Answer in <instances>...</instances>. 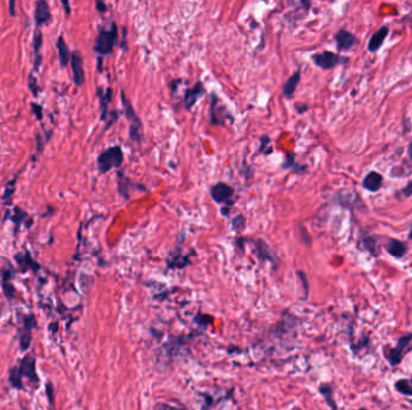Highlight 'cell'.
Returning <instances> with one entry per match:
<instances>
[{
	"label": "cell",
	"instance_id": "2e32d148",
	"mask_svg": "<svg viewBox=\"0 0 412 410\" xmlns=\"http://www.w3.org/2000/svg\"><path fill=\"white\" fill-rule=\"evenodd\" d=\"M382 176H381L380 173L372 171V172H370L369 175L364 178L363 185L365 189L369 190V192H377L381 188V185H382Z\"/></svg>",
	"mask_w": 412,
	"mask_h": 410
},
{
	"label": "cell",
	"instance_id": "9a60e30c",
	"mask_svg": "<svg viewBox=\"0 0 412 410\" xmlns=\"http://www.w3.org/2000/svg\"><path fill=\"white\" fill-rule=\"evenodd\" d=\"M57 50H58V57H59L60 65L65 67L69 64L70 59H71V53H70L68 44H66L65 40H64L63 36H59L57 40Z\"/></svg>",
	"mask_w": 412,
	"mask_h": 410
},
{
	"label": "cell",
	"instance_id": "44dd1931",
	"mask_svg": "<svg viewBox=\"0 0 412 410\" xmlns=\"http://www.w3.org/2000/svg\"><path fill=\"white\" fill-rule=\"evenodd\" d=\"M10 381L12 384V386H15L16 389H23V385H22V375L19 373L18 368H12L10 372Z\"/></svg>",
	"mask_w": 412,
	"mask_h": 410
},
{
	"label": "cell",
	"instance_id": "603a6c76",
	"mask_svg": "<svg viewBox=\"0 0 412 410\" xmlns=\"http://www.w3.org/2000/svg\"><path fill=\"white\" fill-rule=\"evenodd\" d=\"M319 391H321V394L324 396V398H326V401L328 402L332 408H336V404L333 402V397H332V389H330V386L328 385H323L321 386V389H319Z\"/></svg>",
	"mask_w": 412,
	"mask_h": 410
},
{
	"label": "cell",
	"instance_id": "52a82bcc",
	"mask_svg": "<svg viewBox=\"0 0 412 410\" xmlns=\"http://www.w3.org/2000/svg\"><path fill=\"white\" fill-rule=\"evenodd\" d=\"M18 369L22 377L28 378L32 383H39V377L35 373V358L33 355L28 354L24 356Z\"/></svg>",
	"mask_w": 412,
	"mask_h": 410
},
{
	"label": "cell",
	"instance_id": "d4e9b609",
	"mask_svg": "<svg viewBox=\"0 0 412 410\" xmlns=\"http://www.w3.org/2000/svg\"><path fill=\"white\" fill-rule=\"evenodd\" d=\"M95 7L100 13H105L108 6L105 5V0H95Z\"/></svg>",
	"mask_w": 412,
	"mask_h": 410
},
{
	"label": "cell",
	"instance_id": "d6a6232c",
	"mask_svg": "<svg viewBox=\"0 0 412 410\" xmlns=\"http://www.w3.org/2000/svg\"><path fill=\"white\" fill-rule=\"evenodd\" d=\"M301 4H302V6L305 7V10H309L310 6H311L310 0H301Z\"/></svg>",
	"mask_w": 412,
	"mask_h": 410
},
{
	"label": "cell",
	"instance_id": "836d02e7",
	"mask_svg": "<svg viewBox=\"0 0 412 410\" xmlns=\"http://www.w3.org/2000/svg\"><path fill=\"white\" fill-rule=\"evenodd\" d=\"M408 153H409V156L412 159V141L410 142V145H409V148H408Z\"/></svg>",
	"mask_w": 412,
	"mask_h": 410
},
{
	"label": "cell",
	"instance_id": "ffe728a7",
	"mask_svg": "<svg viewBox=\"0 0 412 410\" xmlns=\"http://www.w3.org/2000/svg\"><path fill=\"white\" fill-rule=\"evenodd\" d=\"M395 389L400 394L412 396V379H400L395 383Z\"/></svg>",
	"mask_w": 412,
	"mask_h": 410
},
{
	"label": "cell",
	"instance_id": "5b68a950",
	"mask_svg": "<svg viewBox=\"0 0 412 410\" xmlns=\"http://www.w3.org/2000/svg\"><path fill=\"white\" fill-rule=\"evenodd\" d=\"M411 341H412V335H406V336L400 337L399 341H398L397 347L392 348V349L389 350L388 360L389 362H391L392 366H397V364H399L400 362H402V359H403V356L405 355L406 350L410 348Z\"/></svg>",
	"mask_w": 412,
	"mask_h": 410
},
{
	"label": "cell",
	"instance_id": "ac0fdd59",
	"mask_svg": "<svg viewBox=\"0 0 412 410\" xmlns=\"http://www.w3.org/2000/svg\"><path fill=\"white\" fill-rule=\"evenodd\" d=\"M33 327H35L34 319L32 320V322H30L29 325H28V321L26 320V331H24V333H21V336H19V342H21L22 350H27L28 348H29L30 341H32V333H30V330H32Z\"/></svg>",
	"mask_w": 412,
	"mask_h": 410
},
{
	"label": "cell",
	"instance_id": "30bf717a",
	"mask_svg": "<svg viewBox=\"0 0 412 410\" xmlns=\"http://www.w3.org/2000/svg\"><path fill=\"white\" fill-rule=\"evenodd\" d=\"M335 42L339 51H347L354 46L357 39H355V36L352 33L347 32L345 29H340L335 34Z\"/></svg>",
	"mask_w": 412,
	"mask_h": 410
},
{
	"label": "cell",
	"instance_id": "e575fe53",
	"mask_svg": "<svg viewBox=\"0 0 412 410\" xmlns=\"http://www.w3.org/2000/svg\"><path fill=\"white\" fill-rule=\"evenodd\" d=\"M409 238L412 240V225H411V230H410V235H409Z\"/></svg>",
	"mask_w": 412,
	"mask_h": 410
},
{
	"label": "cell",
	"instance_id": "8fae6325",
	"mask_svg": "<svg viewBox=\"0 0 412 410\" xmlns=\"http://www.w3.org/2000/svg\"><path fill=\"white\" fill-rule=\"evenodd\" d=\"M51 19V11L46 0H38L35 4V23L38 27L46 24Z\"/></svg>",
	"mask_w": 412,
	"mask_h": 410
},
{
	"label": "cell",
	"instance_id": "f546056e",
	"mask_svg": "<svg viewBox=\"0 0 412 410\" xmlns=\"http://www.w3.org/2000/svg\"><path fill=\"white\" fill-rule=\"evenodd\" d=\"M46 392L49 394V400H50V403H53V387H52V384L49 383L46 386Z\"/></svg>",
	"mask_w": 412,
	"mask_h": 410
},
{
	"label": "cell",
	"instance_id": "4dcf8cb0",
	"mask_svg": "<svg viewBox=\"0 0 412 410\" xmlns=\"http://www.w3.org/2000/svg\"><path fill=\"white\" fill-rule=\"evenodd\" d=\"M61 4H63V7H64V10H65V13L69 16L70 12H71V7H70V0H61Z\"/></svg>",
	"mask_w": 412,
	"mask_h": 410
},
{
	"label": "cell",
	"instance_id": "7c38bea8",
	"mask_svg": "<svg viewBox=\"0 0 412 410\" xmlns=\"http://www.w3.org/2000/svg\"><path fill=\"white\" fill-rule=\"evenodd\" d=\"M98 97H99V102H100V111H102V114H100V119L106 122L108 119V108L109 105H110L111 99H112V89L106 88L105 92H103L102 88H98L97 91Z\"/></svg>",
	"mask_w": 412,
	"mask_h": 410
},
{
	"label": "cell",
	"instance_id": "6da1fadb",
	"mask_svg": "<svg viewBox=\"0 0 412 410\" xmlns=\"http://www.w3.org/2000/svg\"><path fill=\"white\" fill-rule=\"evenodd\" d=\"M124 160V154L120 146H114V147L108 148L98 156L97 165L99 172L104 173L109 172L112 168H118L123 164Z\"/></svg>",
	"mask_w": 412,
	"mask_h": 410
},
{
	"label": "cell",
	"instance_id": "f1b7e54d",
	"mask_svg": "<svg viewBox=\"0 0 412 410\" xmlns=\"http://www.w3.org/2000/svg\"><path fill=\"white\" fill-rule=\"evenodd\" d=\"M299 277H300V279L304 280V289H305V295L307 296V294H309V285H307V280H306V276H305L304 272H299Z\"/></svg>",
	"mask_w": 412,
	"mask_h": 410
},
{
	"label": "cell",
	"instance_id": "e0dca14e",
	"mask_svg": "<svg viewBox=\"0 0 412 410\" xmlns=\"http://www.w3.org/2000/svg\"><path fill=\"white\" fill-rule=\"evenodd\" d=\"M386 249L394 257H402L406 253V246L398 240H389Z\"/></svg>",
	"mask_w": 412,
	"mask_h": 410
},
{
	"label": "cell",
	"instance_id": "484cf974",
	"mask_svg": "<svg viewBox=\"0 0 412 410\" xmlns=\"http://www.w3.org/2000/svg\"><path fill=\"white\" fill-rule=\"evenodd\" d=\"M33 112H34V114L38 118L39 120L43 119V107L39 105H36V103H33Z\"/></svg>",
	"mask_w": 412,
	"mask_h": 410
},
{
	"label": "cell",
	"instance_id": "d6986e66",
	"mask_svg": "<svg viewBox=\"0 0 412 410\" xmlns=\"http://www.w3.org/2000/svg\"><path fill=\"white\" fill-rule=\"evenodd\" d=\"M41 44H43V35H41L40 30L36 29L35 36H34V52H35L34 69H35V71H38L39 67H40V63H41V57H40V54H39V52H40Z\"/></svg>",
	"mask_w": 412,
	"mask_h": 410
},
{
	"label": "cell",
	"instance_id": "9c48e42d",
	"mask_svg": "<svg viewBox=\"0 0 412 410\" xmlns=\"http://www.w3.org/2000/svg\"><path fill=\"white\" fill-rule=\"evenodd\" d=\"M204 94H205V88H204L203 82H197L193 88L187 89L186 94H184V106H186V108L188 111L192 109L195 102L199 100V98L203 97Z\"/></svg>",
	"mask_w": 412,
	"mask_h": 410
},
{
	"label": "cell",
	"instance_id": "83f0119b",
	"mask_svg": "<svg viewBox=\"0 0 412 410\" xmlns=\"http://www.w3.org/2000/svg\"><path fill=\"white\" fill-rule=\"evenodd\" d=\"M403 194L406 196V198H409V196L411 195V194H412V182H409L408 185L403 188Z\"/></svg>",
	"mask_w": 412,
	"mask_h": 410
},
{
	"label": "cell",
	"instance_id": "7402d4cb",
	"mask_svg": "<svg viewBox=\"0 0 412 410\" xmlns=\"http://www.w3.org/2000/svg\"><path fill=\"white\" fill-rule=\"evenodd\" d=\"M259 242L260 246L258 247V255H259V257H262V259L264 260H270V261H274L275 257H273V255H271L270 251H269L268 246L264 242H262V241H258Z\"/></svg>",
	"mask_w": 412,
	"mask_h": 410
},
{
	"label": "cell",
	"instance_id": "8992f818",
	"mask_svg": "<svg viewBox=\"0 0 412 410\" xmlns=\"http://www.w3.org/2000/svg\"><path fill=\"white\" fill-rule=\"evenodd\" d=\"M71 69H72V75H74V82L77 87L83 86L86 80L85 76V69H83V59L82 55L80 54L78 51H75V52L71 53Z\"/></svg>",
	"mask_w": 412,
	"mask_h": 410
},
{
	"label": "cell",
	"instance_id": "3957f363",
	"mask_svg": "<svg viewBox=\"0 0 412 410\" xmlns=\"http://www.w3.org/2000/svg\"><path fill=\"white\" fill-rule=\"evenodd\" d=\"M120 98H122V105L124 107V113L127 119L130 123L129 126V136L133 141H140L142 135V122L140 117L137 116L135 109H134L133 105H131L129 98H127L124 92L120 93Z\"/></svg>",
	"mask_w": 412,
	"mask_h": 410
},
{
	"label": "cell",
	"instance_id": "4fadbf2b",
	"mask_svg": "<svg viewBox=\"0 0 412 410\" xmlns=\"http://www.w3.org/2000/svg\"><path fill=\"white\" fill-rule=\"evenodd\" d=\"M300 78H301V72H300V70H298V71L294 72V74L291 76L287 81H286L284 87H282V93H284V95L287 98V99H291V98L293 97V94L295 93L296 88H298L299 82H300Z\"/></svg>",
	"mask_w": 412,
	"mask_h": 410
},
{
	"label": "cell",
	"instance_id": "ba28073f",
	"mask_svg": "<svg viewBox=\"0 0 412 410\" xmlns=\"http://www.w3.org/2000/svg\"><path fill=\"white\" fill-rule=\"evenodd\" d=\"M234 195V189L226 183H217L211 188L212 199L218 204H226Z\"/></svg>",
	"mask_w": 412,
	"mask_h": 410
},
{
	"label": "cell",
	"instance_id": "277c9868",
	"mask_svg": "<svg viewBox=\"0 0 412 410\" xmlns=\"http://www.w3.org/2000/svg\"><path fill=\"white\" fill-rule=\"evenodd\" d=\"M347 59L349 58L341 57V55L335 54V53H333V52H328V51L312 55L313 64L323 70L333 69V67L340 65V64L346 63Z\"/></svg>",
	"mask_w": 412,
	"mask_h": 410
},
{
	"label": "cell",
	"instance_id": "7a4b0ae2",
	"mask_svg": "<svg viewBox=\"0 0 412 410\" xmlns=\"http://www.w3.org/2000/svg\"><path fill=\"white\" fill-rule=\"evenodd\" d=\"M117 36H118V30H117V27L115 23L111 24V28L109 30L100 29L97 35V39H95V53H98L99 57L110 54L112 50H114L115 44H116Z\"/></svg>",
	"mask_w": 412,
	"mask_h": 410
},
{
	"label": "cell",
	"instance_id": "1f68e13d",
	"mask_svg": "<svg viewBox=\"0 0 412 410\" xmlns=\"http://www.w3.org/2000/svg\"><path fill=\"white\" fill-rule=\"evenodd\" d=\"M10 13L11 16H16V1L15 0H10Z\"/></svg>",
	"mask_w": 412,
	"mask_h": 410
},
{
	"label": "cell",
	"instance_id": "4316f807",
	"mask_svg": "<svg viewBox=\"0 0 412 410\" xmlns=\"http://www.w3.org/2000/svg\"><path fill=\"white\" fill-rule=\"evenodd\" d=\"M28 86H29L30 91H32L33 93H34L35 95L38 94V91H36V88H38V84H36V81H35V78L33 77V75H30V77H29V82H28Z\"/></svg>",
	"mask_w": 412,
	"mask_h": 410
},
{
	"label": "cell",
	"instance_id": "cb8c5ba5",
	"mask_svg": "<svg viewBox=\"0 0 412 410\" xmlns=\"http://www.w3.org/2000/svg\"><path fill=\"white\" fill-rule=\"evenodd\" d=\"M119 116H120V112H118V111L110 112V113L108 114V119H106V129L110 128V126L114 124V123L116 122L117 119H118Z\"/></svg>",
	"mask_w": 412,
	"mask_h": 410
},
{
	"label": "cell",
	"instance_id": "5bb4252c",
	"mask_svg": "<svg viewBox=\"0 0 412 410\" xmlns=\"http://www.w3.org/2000/svg\"><path fill=\"white\" fill-rule=\"evenodd\" d=\"M387 35H388V28L381 27L380 29H378L377 32L371 36V39H370L369 45H368V49L370 52L371 53L377 52L378 49H380V47L382 46L383 42H385V39L387 38Z\"/></svg>",
	"mask_w": 412,
	"mask_h": 410
}]
</instances>
